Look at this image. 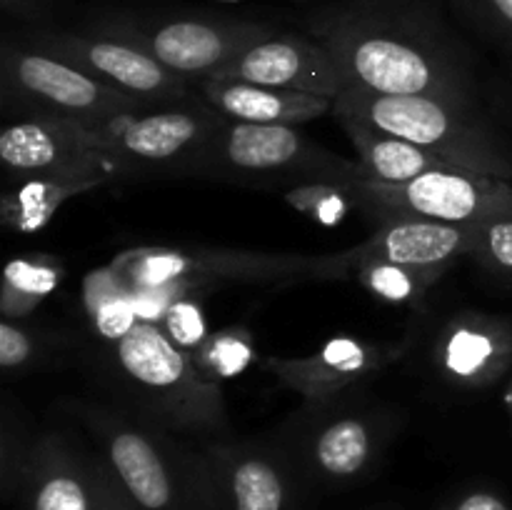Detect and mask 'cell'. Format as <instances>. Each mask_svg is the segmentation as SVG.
<instances>
[{
  "mask_svg": "<svg viewBox=\"0 0 512 510\" xmlns=\"http://www.w3.org/2000/svg\"><path fill=\"white\" fill-rule=\"evenodd\" d=\"M308 33L330 50L345 88L475 103L468 55L433 0H348L310 15Z\"/></svg>",
  "mask_w": 512,
  "mask_h": 510,
  "instance_id": "obj_1",
  "label": "cell"
},
{
  "mask_svg": "<svg viewBox=\"0 0 512 510\" xmlns=\"http://www.w3.org/2000/svg\"><path fill=\"white\" fill-rule=\"evenodd\" d=\"M98 458L138 510H220L205 453L170 430L103 405H80Z\"/></svg>",
  "mask_w": 512,
  "mask_h": 510,
  "instance_id": "obj_2",
  "label": "cell"
},
{
  "mask_svg": "<svg viewBox=\"0 0 512 510\" xmlns=\"http://www.w3.org/2000/svg\"><path fill=\"white\" fill-rule=\"evenodd\" d=\"M333 113L410 140L453 168L512 180L510 153L475 103L438 95H383L348 85L335 98Z\"/></svg>",
  "mask_w": 512,
  "mask_h": 510,
  "instance_id": "obj_3",
  "label": "cell"
},
{
  "mask_svg": "<svg viewBox=\"0 0 512 510\" xmlns=\"http://www.w3.org/2000/svg\"><path fill=\"white\" fill-rule=\"evenodd\" d=\"M120 385L140 418L170 433H220L225 418L223 385L210 383L190 355L153 323H133L113 345Z\"/></svg>",
  "mask_w": 512,
  "mask_h": 510,
  "instance_id": "obj_4",
  "label": "cell"
},
{
  "mask_svg": "<svg viewBox=\"0 0 512 510\" xmlns=\"http://www.w3.org/2000/svg\"><path fill=\"white\" fill-rule=\"evenodd\" d=\"M190 175L283 190L303 183L353 185L365 178L358 160L323 148L300 133V128L228 118L200 150Z\"/></svg>",
  "mask_w": 512,
  "mask_h": 510,
  "instance_id": "obj_5",
  "label": "cell"
},
{
  "mask_svg": "<svg viewBox=\"0 0 512 510\" xmlns=\"http://www.w3.org/2000/svg\"><path fill=\"white\" fill-rule=\"evenodd\" d=\"M395 428V415L340 395L328 403H305L278 440L305 485L348 488L378 470Z\"/></svg>",
  "mask_w": 512,
  "mask_h": 510,
  "instance_id": "obj_6",
  "label": "cell"
},
{
  "mask_svg": "<svg viewBox=\"0 0 512 510\" xmlns=\"http://www.w3.org/2000/svg\"><path fill=\"white\" fill-rule=\"evenodd\" d=\"M0 90L3 108L18 110L20 118H65L90 130H103L125 115L158 108L25 40H5Z\"/></svg>",
  "mask_w": 512,
  "mask_h": 510,
  "instance_id": "obj_7",
  "label": "cell"
},
{
  "mask_svg": "<svg viewBox=\"0 0 512 510\" xmlns=\"http://www.w3.org/2000/svg\"><path fill=\"white\" fill-rule=\"evenodd\" d=\"M140 288L203 283H295L353 275L350 250L330 255L265 253L233 248H140L118 260Z\"/></svg>",
  "mask_w": 512,
  "mask_h": 510,
  "instance_id": "obj_8",
  "label": "cell"
},
{
  "mask_svg": "<svg viewBox=\"0 0 512 510\" xmlns=\"http://www.w3.org/2000/svg\"><path fill=\"white\" fill-rule=\"evenodd\" d=\"M358 208L383 223L430 220L473 228L500 213H512V180L473 170H430L405 183L360 178L353 183Z\"/></svg>",
  "mask_w": 512,
  "mask_h": 510,
  "instance_id": "obj_9",
  "label": "cell"
},
{
  "mask_svg": "<svg viewBox=\"0 0 512 510\" xmlns=\"http://www.w3.org/2000/svg\"><path fill=\"white\" fill-rule=\"evenodd\" d=\"M223 123L225 115L208 103L188 100L118 118L103 130H95V143L118 175H190L200 150Z\"/></svg>",
  "mask_w": 512,
  "mask_h": 510,
  "instance_id": "obj_10",
  "label": "cell"
},
{
  "mask_svg": "<svg viewBox=\"0 0 512 510\" xmlns=\"http://www.w3.org/2000/svg\"><path fill=\"white\" fill-rule=\"evenodd\" d=\"M93 30L125 40L153 55L158 63L183 78H210L250 45L273 35L270 25L258 20L210 18V15H175V18H135L113 15Z\"/></svg>",
  "mask_w": 512,
  "mask_h": 510,
  "instance_id": "obj_11",
  "label": "cell"
},
{
  "mask_svg": "<svg viewBox=\"0 0 512 510\" xmlns=\"http://www.w3.org/2000/svg\"><path fill=\"white\" fill-rule=\"evenodd\" d=\"M0 163L10 180H55L98 188L115 168L95 143V130L65 118H18L0 133Z\"/></svg>",
  "mask_w": 512,
  "mask_h": 510,
  "instance_id": "obj_12",
  "label": "cell"
},
{
  "mask_svg": "<svg viewBox=\"0 0 512 510\" xmlns=\"http://www.w3.org/2000/svg\"><path fill=\"white\" fill-rule=\"evenodd\" d=\"M25 43L58 55L65 63L85 70L93 78L145 100L150 105H180L188 103V78L173 73L145 50L98 33H73V30H33Z\"/></svg>",
  "mask_w": 512,
  "mask_h": 510,
  "instance_id": "obj_13",
  "label": "cell"
},
{
  "mask_svg": "<svg viewBox=\"0 0 512 510\" xmlns=\"http://www.w3.org/2000/svg\"><path fill=\"white\" fill-rule=\"evenodd\" d=\"M220 510H303L305 480L280 440H213L203 450Z\"/></svg>",
  "mask_w": 512,
  "mask_h": 510,
  "instance_id": "obj_14",
  "label": "cell"
},
{
  "mask_svg": "<svg viewBox=\"0 0 512 510\" xmlns=\"http://www.w3.org/2000/svg\"><path fill=\"white\" fill-rule=\"evenodd\" d=\"M210 78L248 80L333 100L345 90L343 70L330 50L315 38L295 33L268 35Z\"/></svg>",
  "mask_w": 512,
  "mask_h": 510,
  "instance_id": "obj_15",
  "label": "cell"
},
{
  "mask_svg": "<svg viewBox=\"0 0 512 510\" xmlns=\"http://www.w3.org/2000/svg\"><path fill=\"white\" fill-rule=\"evenodd\" d=\"M400 353L403 345L370 343L363 338L338 335L310 355L265 358L263 368L285 388L298 393L305 403H328L383 370Z\"/></svg>",
  "mask_w": 512,
  "mask_h": 510,
  "instance_id": "obj_16",
  "label": "cell"
},
{
  "mask_svg": "<svg viewBox=\"0 0 512 510\" xmlns=\"http://www.w3.org/2000/svg\"><path fill=\"white\" fill-rule=\"evenodd\" d=\"M433 355L455 388H488L512 368V323L475 310L458 313L440 330Z\"/></svg>",
  "mask_w": 512,
  "mask_h": 510,
  "instance_id": "obj_17",
  "label": "cell"
},
{
  "mask_svg": "<svg viewBox=\"0 0 512 510\" xmlns=\"http://www.w3.org/2000/svg\"><path fill=\"white\" fill-rule=\"evenodd\" d=\"M20 498L25 510H98L93 455L60 433L38 435Z\"/></svg>",
  "mask_w": 512,
  "mask_h": 510,
  "instance_id": "obj_18",
  "label": "cell"
},
{
  "mask_svg": "<svg viewBox=\"0 0 512 510\" xmlns=\"http://www.w3.org/2000/svg\"><path fill=\"white\" fill-rule=\"evenodd\" d=\"M200 100L228 120L255 125H293V128L323 118L335 108L333 98L270 88V85L235 78H203Z\"/></svg>",
  "mask_w": 512,
  "mask_h": 510,
  "instance_id": "obj_19",
  "label": "cell"
},
{
  "mask_svg": "<svg viewBox=\"0 0 512 510\" xmlns=\"http://www.w3.org/2000/svg\"><path fill=\"white\" fill-rule=\"evenodd\" d=\"M470 250H473L470 228L430 223V220H393L380 225L370 240L350 248V258H353V273L365 260L448 270L455 258L470 255Z\"/></svg>",
  "mask_w": 512,
  "mask_h": 510,
  "instance_id": "obj_20",
  "label": "cell"
},
{
  "mask_svg": "<svg viewBox=\"0 0 512 510\" xmlns=\"http://www.w3.org/2000/svg\"><path fill=\"white\" fill-rule=\"evenodd\" d=\"M338 120L348 133L350 143L358 153L360 168L368 180L405 183V180H413L418 175L430 173V170L453 168L420 145L398 138V135L383 133V130L363 123V120L348 118V115H338Z\"/></svg>",
  "mask_w": 512,
  "mask_h": 510,
  "instance_id": "obj_21",
  "label": "cell"
},
{
  "mask_svg": "<svg viewBox=\"0 0 512 510\" xmlns=\"http://www.w3.org/2000/svg\"><path fill=\"white\" fill-rule=\"evenodd\" d=\"M65 268L50 253H25L8 260L0 285L3 318L23 320L63 283Z\"/></svg>",
  "mask_w": 512,
  "mask_h": 510,
  "instance_id": "obj_22",
  "label": "cell"
},
{
  "mask_svg": "<svg viewBox=\"0 0 512 510\" xmlns=\"http://www.w3.org/2000/svg\"><path fill=\"white\" fill-rule=\"evenodd\" d=\"M90 188L55 180H23L0 198V223L13 233H38L73 195Z\"/></svg>",
  "mask_w": 512,
  "mask_h": 510,
  "instance_id": "obj_23",
  "label": "cell"
},
{
  "mask_svg": "<svg viewBox=\"0 0 512 510\" xmlns=\"http://www.w3.org/2000/svg\"><path fill=\"white\" fill-rule=\"evenodd\" d=\"M445 270L415 268V265L388 263V260H365L355 268V278L365 290L380 300L398 305L420 303L430 285L440 280Z\"/></svg>",
  "mask_w": 512,
  "mask_h": 510,
  "instance_id": "obj_24",
  "label": "cell"
},
{
  "mask_svg": "<svg viewBox=\"0 0 512 510\" xmlns=\"http://www.w3.org/2000/svg\"><path fill=\"white\" fill-rule=\"evenodd\" d=\"M255 338L250 330L240 328H223L218 333H210L198 348L190 353V360L210 383L223 385L225 380L235 378L243 373L255 360Z\"/></svg>",
  "mask_w": 512,
  "mask_h": 510,
  "instance_id": "obj_25",
  "label": "cell"
},
{
  "mask_svg": "<svg viewBox=\"0 0 512 510\" xmlns=\"http://www.w3.org/2000/svg\"><path fill=\"white\" fill-rule=\"evenodd\" d=\"M283 198L293 205L298 213L308 215L320 225H338L345 220L348 210L358 205L353 185L338 183H303L283 190Z\"/></svg>",
  "mask_w": 512,
  "mask_h": 510,
  "instance_id": "obj_26",
  "label": "cell"
},
{
  "mask_svg": "<svg viewBox=\"0 0 512 510\" xmlns=\"http://www.w3.org/2000/svg\"><path fill=\"white\" fill-rule=\"evenodd\" d=\"M475 260L488 270L512 278V213H500L470 228Z\"/></svg>",
  "mask_w": 512,
  "mask_h": 510,
  "instance_id": "obj_27",
  "label": "cell"
},
{
  "mask_svg": "<svg viewBox=\"0 0 512 510\" xmlns=\"http://www.w3.org/2000/svg\"><path fill=\"white\" fill-rule=\"evenodd\" d=\"M33 443L35 440L25 438L23 425L15 423L13 415L5 413L3 428H0V485H3V495L8 500L20 495Z\"/></svg>",
  "mask_w": 512,
  "mask_h": 510,
  "instance_id": "obj_28",
  "label": "cell"
},
{
  "mask_svg": "<svg viewBox=\"0 0 512 510\" xmlns=\"http://www.w3.org/2000/svg\"><path fill=\"white\" fill-rule=\"evenodd\" d=\"M163 330L178 348L185 353H193L205 338H208V325H205L203 308L195 300L178 298L165 308L163 313Z\"/></svg>",
  "mask_w": 512,
  "mask_h": 510,
  "instance_id": "obj_29",
  "label": "cell"
},
{
  "mask_svg": "<svg viewBox=\"0 0 512 510\" xmlns=\"http://www.w3.org/2000/svg\"><path fill=\"white\" fill-rule=\"evenodd\" d=\"M488 38L512 48V0H450Z\"/></svg>",
  "mask_w": 512,
  "mask_h": 510,
  "instance_id": "obj_30",
  "label": "cell"
},
{
  "mask_svg": "<svg viewBox=\"0 0 512 510\" xmlns=\"http://www.w3.org/2000/svg\"><path fill=\"white\" fill-rule=\"evenodd\" d=\"M35 338L20 325V320L3 318L0 323V365L3 370H20L35 360Z\"/></svg>",
  "mask_w": 512,
  "mask_h": 510,
  "instance_id": "obj_31",
  "label": "cell"
},
{
  "mask_svg": "<svg viewBox=\"0 0 512 510\" xmlns=\"http://www.w3.org/2000/svg\"><path fill=\"white\" fill-rule=\"evenodd\" d=\"M93 473H95V493H98V510H138L128 500V495L120 490L110 470L100 463L98 455H93Z\"/></svg>",
  "mask_w": 512,
  "mask_h": 510,
  "instance_id": "obj_32",
  "label": "cell"
},
{
  "mask_svg": "<svg viewBox=\"0 0 512 510\" xmlns=\"http://www.w3.org/2000/svg\"><path fill=\"white\" fill-rule=\"evenodd\" d=\"M450 510H510V505L493 490H470L460 495Z\"/></svg>",
  "mask_w": 512,
  "mask_h": 510,
  "instance_id": "obj_33",
  "label": "cell"
},
{
  "mask_svg": "<svg viewBox=\"0 0 512 510\" xmlns=\"http://www.w3.org/2000/svg\"><path fill=\"white\" fill-rule=\"evenodd\" d=\"M3 10L18 20L28 23H40L48 15V3L45 0H0Z\"/></svg>",
  "mask_w": 512,
  "mask_h": 510,
  "instance_id": "obj_34",
  "label": "cell"
}]
</instances>
